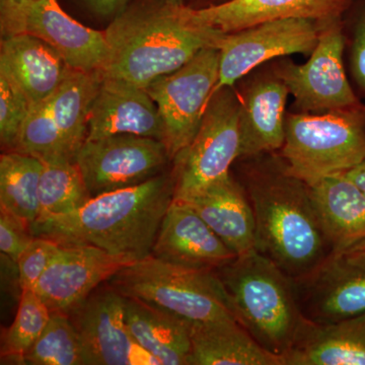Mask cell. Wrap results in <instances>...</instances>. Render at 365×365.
<instances>
[{"mask_svg":"<svg viewBox=\"0 0 365 365\" xmlns=\"http://www.w3.org/2000/svg\"><path fill=\"white\" fill-rule=\"evenodd\" d=\"M174 196L170 170L137 186L91 197L66 215L38 218L31 232L60 246L97 247L135 262L151 255Z\"/></svg>","mask_w":365,"mask_h":365,"instance_id":"cell-1","label":"cell"},{"mask_svg":"<svg viewBox=\"0 0 365 365\" xmlns=\"http://www.w3.org/2000/svg\"><path fill=\"white\" fill-rule=\"evenodd\" d=\"M105 31L109 53L101 76L143 90L201 50L217 48L223 34L194 25L165 0L127 7Z\"/></svg>","mask_w":365,"mask_h":365,"instance_id":"cell-2","label":"cell"},{"mask_svg":"<svg viewBox=\"0 0 365 365\" xmlns=\"http://www.w3.org/2000/svg\"><path fill=\"white\" fill-rule=\"evenodd\" d=\"M247 195L256 222V250L294 282L316 270L331 254L306 182L277 172L255 173Z\"/></svg>","mask_w":365,"mask_h":365,"instance_id":"cell-3","label":"cell"},{"mask_svg":"<svg viewBox=\"0 0 365 365\" xmlns=\"http://www.w3.org/2000/svg\"><path fill=\"white\" fill-rule=\"evenodd\" d=\"M215 272L240 324L259 344L285 359L309 323L294 281L258 251L237 257Z\"/></svg>","mask_w":365,"mask_h":365,"instance_id":"cell-4","label":"cell"},{"mask_svg":"<svg viewBox=\"0 0 365 365\" xmlns=\"http://www.w3.org/2000/svg\"><path fill=\"white\" fill-rule=\"evenodd\" d=\"M108 283L125 297L143 300L191 324L239 322L215 270L181 267L150 255L125 266Z\"/></svg>","mask_w":365,"mask_h":365,"instance_id":"cell-5","label":"cell"},{"mask_svg":"<svg viewBox=\"0 0 365 365\" xmlns=\"http://www.w3.org/2000/svg\"><path fill=\"white\" fill-rule=\"evenodd\" d=\"M281 153L288 174L307 185L353 169L365 160L364 107L287 115Z\"/></svg>","mask_w":365,"mask_h":365,"instance_id":"cell-6","label":"cell"},{"mask_svg":"<svg viewBox=\"0 0 365 365\" xmlns=\"http://www.w3.org/2000/svg\"><path fill=\"white\" fill-rule=\"evenodd\" d=\"M241 101L232 88H222L209 101L193 140L173 158L175 200L186 201L230 175L241 158Z\"/></svg>","mask_w":365,"mask_h":365,"instance_id":"cell-7","label":"cell"},{"mask_svg":"<svg viewBox=\"0 0 365 365\" xmlns=\"http://www.w3.org/2000/svg\"><path fill=\"white\" fill-rule=\"evenodd\" d=\"M217 48L201 50L181 68L158 78L148 88L162 116L170 158L195 137L220 74Z\"/></svg>","mask_w":365,"mask_h":365,"instance_id":"cell-8","label":"cell"},{"mask_svg":"<svg viewBox=\"0 0 365 365\" xmlns=\"http://www.w3.org/2000/svg\"><path fill=\"white\" fill-rule=\"evenodd\" d=\"M170 162L163 141L132 134L86 140L76 155L91 197L150 181Z\"/></svg>","mask_w":365,"mask_h":365,"instance_id":"cell-9","label":"cell"},{"mask_svg":"<svg viewBox=\"0 0 365 365\" xmlns=\"http://www.w3.org/2000/svg\"><path fill=\"white\" fill-rule=\"evenodd\" d=\"M344 36L339 23L324 26L318 44L304 64L285 62L278 79L287 86L302 113L325 114L362 108L349 85L343 66Z\"/></svg>","mask_w":365,"mask_h":365,"instance_id":"cell-10","label":"cell"},{"mask_svg":"<svg viewBox=\"0 0 365 365\" xmlns=\"http://www.w3.org/2000/svg\"><path fill=\"white\" fill-rule=\"evenodd\" d=\"M326 25L307 19L266 21L234 33H223L218 41L220 74L212 96L252 69L276 57L311 54ZM212 98V97H211Z\"/></svg>","mask_w":365,"mask_h":365,"instance_id":"cell-11","label":"cell"},{"mask_svg":"<svg viewBox=\"0 0 365 365\" xmlns=\"http://www.w3.org/2000/svg\"><path fill=\"white\" fill-rule=\"evenodd\" d=\"M124 302L123 295L107 281L69 312L86 365H160L132 337Z\"/></svg>","mask_w":365,"mask_h":365,"instance_id":"cell-12","label":"cell"},{"mask_svg":"<svg viewBox=\"0 0 365 365\" xmlns=\"http://www.w3.org/2000/svg\"><path fill=\"white\" fill-rule=\"evenodd\" d=\"M294 283L309 321L334 323L365 314L364 253H331L311 275Z\"/></svg>","mask_w":365,"mask_h":365,"instance_id":"cell-13","label":"cell"},{"mask_svg":"<svg viewBox=\"0 0 365 365\" xmlns=\"http://www.w3.org/2000/svg\"><path fill=\"white\" fill-rule=\"evenodd\" d=\"M134 263L93 246H61L34 290L52 313H66Z\"/></svg>","mask_w":365,"mask_h":365,"instance_id":"cell-14","label":"cell"},{"mask_svg":"<svg viewBox=\"0 0 365 365\" xmlns=\"http://www.w3.org/2000/svg\"><path fill=\"white\" fill-rule=\"evenodd\" d=\"M352 0H228L216 6H182L185 18L195 26L225 34L237 32L266 21L307 19L328 25L339 20Z\"/></svg>","mask_w":365,"mask_h":365,"instance_id":"cell-15","label":"cell"},{"mask_svg":"<svg viewBox=\"0 0 365 365\" xmlns=\"http://www.w3.org/2000/svg\"><path fill=\"white\" fill-rule=\"evenodd\" d=\"M35 36L51 46L71 68L101 71L109 53L106 31L81 25L58 0H36L23 14L19 33Z\"/></svg>","mask_w":365,"mask_h":365,"instance_id":"cell-16","label":"cell"},{"mask_svg":"<svg viewBox=\"0 0 365 365\" xmlns=\"http://www.w3.org/2000/svg\"><path fill=\"white\" fill-rule=\"evenodd\" d=\"M151 255L201 270H216L237 258L188 203L175 199L163 216Z\"/></svg>","mask_w":365,"mask_h":365,"instance_id":"cell-17","label":"cell"},{"mask_svg":"<svg viewBox=\"0 0 365 365\" xmlns=\"http://www.w3.org/2000/svg\"><path fill=\"white\" fill-rule=\"evenodd\" d=\"M119 134L158 139L165 143V127L157 104L143 88L102 78L88 120L86 140Z\"/></svg>","mask_w":365,"mask_h":365,"instance_id":"cell-18","label":"cell"},{"mask_svg":"<svg viewBox=\"0 0 365 365\" xmlns=\"http://www.w3.org/2000/svg\"><path fill=\"white\" fill-rule=\"evenodd\" d=\"M69 68L51 46L35 36L2 37L0 72L24 93L31 107L49 100Z\"/></svg>","mask_w":365,"mask_h":365,"instance_id":"cell-19","label":"cell"},{"mask_svg":"<svg viewBox=\"0 0 365 365\" xmlns=\"http://www.w3.org/2000/svg\"><path fill=\"white\" fill-rule=\"evenodd\" d=\"M307 186L331 253L365 242V195L351 180L341 173Z\"/></svg>","mask_w":365,"mask_h":365,"instance_id":"cell-20","label":"cell"},{"mask_svg":"<svg viewBox=\"0 0 365 365\" xmlns=\"http://www.w3.org/2000/svg\"><path fill=\"white\" fill-rule=\"evenodd\" d=\"M186 203L237 257L257 251L253 208L246 191L232 175L213 182Z\"/></svg>","mask_w":365,"mask_h":365,"instance_id":"cell-21","label":"cell"},{"mask_svg":"<svg viewBox=\"0 0 365 365\" xmlns=\"http://www.w3.org/2000/svg\"><path fill=\"white\" fill-rule=\"evenodd\" d=\"M287 86L278 81L255 83L241 101V158H254L281 150L285 141Z\"/></svg>","mask_w":365,"mask_h":365,"instance_id":"cell-22","label":"cell"},{"mask_svg":"<svg viewBox=\"0 0 365 365\" xmlns=\"http://www.w3.org/2000/svg\"><path fill=\"white\" fill-rule=\"evenodd\" d=\"M189 365H287L235 319L191 324Z\"/></svg>","mask_w":365,"mask_h":365,"instance_id":"cell-23","label":"cell"},{"mask_svg":"<svg viewBox=\"0 0 365 365\" xmlns=\"http://www.w3.org/2000/svg\"><path fill=\"white\" fill-rule=\"evenodd\" d=\"M287 365H365V314L328 324L309 321Z\"/></svg>","mask_w":365,"mask_h":365,"instance_id":"cell-24","label":"cell"},{"mask_svg":"<svg viewBox=\"0 0 365 365\" xmlns=\"http://www.w3.org/2000/svg\"><path fill=\"white\" fill-rule=\"evenodd\" d=\"M124 307L132 337L160 365H189L191 323L132 297H125Z\"/></svg>","mask_w":365,"mask_h":365,"instance_id":"cell-25","label":"cell"},{"mask_svg":"<svg viewBox=\"0 0 365 365\" xmlns=\"http://www.w3.org/2000/svg\"><path fill=\"white\" fill-rule=\"evenodd\" d=\"M102 83L100 72L69 68L49 98L53 118L64 140L76 155L88 135V114Z\"/></svg>","mask_w":365,"mask_h":365,"instance_id":"cell-26","label":"cell"},{"mask_svg":"<svg viewBox=\"0 0 365 365\" xmlns=\"http://www.w3.org/2000/svg\"><path fill=\"white\" fill-rule=\"evenodd\" d=\"M43 162L33 155L6 151L0 158V209L32 225L40 215Z\"/></svg>","mask_w":365,"mask_h":365,"instance_id":"cell-27","label":"cell"},{"mask_svg":"<svg viewBox=\"0 0 365 365\" xmlns=\"http://www.w3.org/2000/svg\"><path fill=\"white\" fill-rule=\"evenodd\" d=\"M38 218L66 215L81 208L91 198L76 160H42Z\"/></svg>","mask_w":365,"mask_h":365,"instance_id":"cell-28","label":"cell"},{"mask_svg":"<svg viewBox=\"0 0 365 365\" xmlns=\"http://www.w3.org/2000/svg\"><path fill=\"white\" fill-rule=\"evenodd\" d=\"M21 362L32 365H86L83 346L68 314L52 313L45 330Z\"/></svg>","mask_w":365,"mask_h":365,"instance_id":"cell-29","label":"cell"},{"mask_svg":"<svg viewBox=\"0 0 365 365\" xmlns=\"http://www.w3.org/2000/svg\"><path fill=\"white\" fill-rule=\"evenodd\" d=\"M13 151L33 155L41 160H76V155L67 145L53 118L49 100L31 107Z\"/></svg>","mask_w":365,"mask_h":365,"instance_id":"cell-30","label":"cell"},{"mask_svg":"<svg viewBox=\"0 0 365 365\" xmlns=\"http://www.w3.org/2000/svg\"><path fill=\"white\" fill-rule=\"evenodd\" d=\"M52 312L34 289H21L20 304L13 324L2 342V359L23 361L24 356L49 323Z\"/></svg>","mask_w":365,"mask_h":365,"instance_id":"cell-31","label":"cell"},{"mask_svg":"<svg viewBox=\"0 0 365 365\" xmlns=\"http://www.w3.org/2000/svg\"><path fill=\"white\" fill-rule=\"evenodd\" d=\"M30 109V103L24 93L0 72V140L7 150L13 151L16 148Z\"/></svg>","mask_w":365,"mask_h":365,"instance_id":"cell-32","label":"cell"},{"mask_svg":"<svg viewBox=\"0 0 365 365\" xmlns=\"http://www.w3.org/2000/svg\"><path fill=\"white\" fill-rule=\"evenodd\" d=\"M58 242L35 237L16 261L21 289H34L60 249Z\"/></svg>","mask_w":365,"mask_h":365,"instance_id":"cell-33","label":"cell"},{"mask_svg":"<svg viewBox=\"0 0 365 365\" xmlns=\"http://www.w3.org/2000/svg\"><path fill=\"white\" fill-rule=\"evenodd\" d=\"M34 237L29 223L0 209V250L2 255L16 263Z\"/></svg>","mask_w":365,"mask_h":365,"instance_id":"cell-34","label":"cell"},{"mask_svg":"<svg viewBox=\"0 0 365 365\" xmlns=\"http://www.w3.org/2000/svg\"><path fill=\"white\" fill-rule=\"evenodd\" d=\"M36 0H0V26L2 37L18 34L23 14Z\"/></svg>","mask_w":365,"mask_h":365,"instance_id":"cell-35","label":"cell"},{"mask_svg":"<svg viewBox=\"0 0 365 365\" xmlns=\"http://www.w3.org/2000/svg\"><path fill=\"white\" fill-rule=\"evenodd\" d=\"M352 71L359 86L365 90V14L357 26L353 42Z\"/></svg>","mask_w":365,"mask_h":365,"instance_id":"cell-36","label":"cell"},{"mask_svg":"<svg viewBox=\"0 0 365 365\" xmlns=\"http://www.w3.org/2000/svg\"><path fill=\"white\" fill-rule=\"evenodd\" d=\"M93 14L115 19L128 7L130 0H83Z\"/></svg>","mask_w":365,"mask_h":365,"instance_id":"cell-37","label":"cell"},{"mask_svg":"<svg viewBox=\"0 0 365 365\" xmlns=\"http://www.w3.org/2000/svg\"><path fill=\"white\" fill-rule=\"evenodd\" d=\"M343 174L348 179L351 180L365 195V160L364 162L360 163L359 165H357L356 167L343 173Z\"/></svg>","mask_w":365,"mask_h":365,"instance_id":"cell-38","label":"cell"},{"mask_svg":"<svg viewBox=\"0 0 365 365\" xmlns=\"http://www.w3.org/2000/svg\"><path fill=\"white\" fill-rule=\"evenodd\" d=\"M347 251L359 252V253L365 254V242L361 244L357 245V246L353 247V248L347 250Z\"/></svg>","mask_w":365,"mask_h":365,"instance_id":"cell-39","label":"cell"},{"mask_svg":"<svg viewBox=\"0 0 365 365\" xmlns=\"http://www.w3.org/2000/svg\"><path fill=\"white\" fill-rule=\"evenodd\" d=\"M167 4H170V6H185L184 2L185 0H165Z\"/></svg>","mask_w":365,"mask_h":365,"instance_id":"cell-40","label":"cell"}]
</instances>
